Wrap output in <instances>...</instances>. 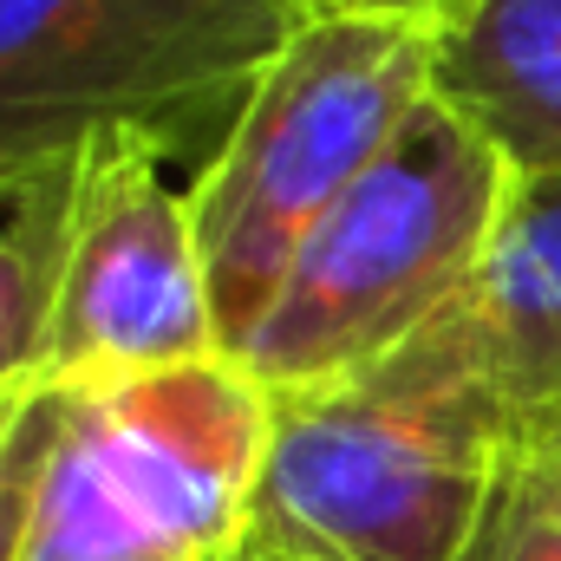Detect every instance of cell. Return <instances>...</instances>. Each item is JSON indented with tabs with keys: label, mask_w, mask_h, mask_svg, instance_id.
Returning <instances> with one entry per match:
<instances>
[{
	"label": "cell",
	"mask_w": 561,
	"mask_h": 561,
	"mask_svg": "<svg viewBox=\"0 0 561 561\" xmlns=\"http://www.w3.org/2000/svg\"><path fill=\"white\" fill-rule=\"evenodd\" d=\"M294 26L287 0H0V203L105 138L209 170Z\"/></svg>",
	"instance_id": "1"
},
{
	"label": "cell",
	"mask_w": 561,
	"mask_h": 561,
	"mask_svg": "<svg viewBox=\"0 0 561 561\" xmlns=\"http://www.w3.org/2000/svg\"><path fill=\"white\" fill-rule=\"evenodd\" d=\"M523 176L510 157L424 99L392 150L307 236L242 359L268 392L353 386L463 294Z\"/></svg>",
	"instance_id": "2"
},
{
	"label": "cell",
	"mask_w": 561,
	"mask_h": 561,
	"mask_svg": "<svg viewBox=\"0 0 561 561\" xmlns=\"http://www.w3.org/2000/svg\"><path fill=\"white\" fill-rule=\"evenodd\" d=\"M431 99V33L373 20H307L255 79L190 216L229 353L249 346L307 236L392 150Z\"/></svg>",
	"instance_id": "3"
},
{
	"label": "cell",
	"mask_w": 561,
	"mask_h": 561,
	"mask_svg": "<svg viewBox=\"0 0 561 561\" xmlns=\"http://www.w3.org/2000/svg\"><path fill=\"white\" fill-rule=\"evenodd\" d=\"M275 437L249 536L320 561H483L523 477L444 405L373 386L268 392Z\"/></svg>",
	"instance_id": "4"
},
{
	"label": "cell",
	"mask_w": 561,
	"mask_h": 561,
	"mask_svg": "<svg viewBox=\"0 0 561 561\" xmlns=\"http://www.w3.org/2000/svg\"><path fill=\"white\" fill-rule=\"evenodd\" d=\"M46 268V373H144L229 353L203 268L190 190L144 138L92 144L59 183L13 203Z\"/></svg>",
	"instance_id": "5"
},
{
	"label": "cell",
	"mask_w": 561,
	"mask_h": 561,
	"mask_svg": "<svg viewBox=\"0 0 561 561\" xmlns=\"http://www.w3.org/2000/svg\"><path fill=\"white\" fill-rule=\"evenodd\" d=\"M59 437L163 542L229 561L249 536L275 399L242 353L66 379Z\"/></svg>",
	"instance_id": "6"
},
{
	"label": "cell",
	"mask_w": 561,
	"mask_h": 561,
	"mask_svg": "<svg viewBox=\"0 0 561 561\" xmlns=\"http://www.w3.org/2000/svg\"><path fill=\"white\" fill-rule=\"evenodd\" d=\"M470 419L510 463H561V176H523L483 268L366 379Z\"/></svg>",
	"instance_id": "7"
},
{
	"label": "cell",
	"mask_w": 561,
	"mask_h": 561,
	"mask_svg": "<svg viewBox=\"0 0 561 561\" xmlns=\"http://www.w3.org/2000/svg\"><path fill=\"white\" fill-rule=\"evenodd\" d=\"M431 99L516 176H561V0H470L431 39Z\"/></svg>",
	"instance_id": "8"
},
{
	"label": "cell",
	"mask_w": 561,
	"mask_h": 561,
	"mask_svg": "<svg viewBox=\"0 0 561 561\" xmlns=\"http://www.w3.org/2000/svg\"><path fill=\"white\" fill-rule=\"evenodd\" d=\"M13 561H196V556H183L150 523H138L92 477V463L66 437H53V457H46V477H39V496H33V516H26V536H20Z\"/></svg>",
	"instance_id": "9"
},
{
	"label": "cell",
	"mask_w": 561,
	"mask_h": 561,
	"mask_svg": "<svg viewBox=\"0 0 561 561\" xmlns=\"http://www.w3.org/2000/svg\"><path fill=\"white\" fill-rule=\"evenodd\" d=\"M59 412H66V379H20L0 386V561L20 556L53 437H59Z\"/></svg>",
	"instance_id": "10"
},
{
	"label": "cell",
	"mask_w": 561,
	"mask_h": 561,
	"mask_svg": "<svg viewBox=\"0 0 561 561\" xmlns=\"http://www.w3.org/2000/svg\"><path fill=\"white\" fill-rule=\"evenodd\" d=\"M46 268L39 255L0 229V386L20 379H46Z\"/></svg>",
	"instance_id": "11"
},
{
	"label": "cell",
	"mask_w": 561,
	"mask_h": 561,
	"mask_svg": "<svg viewBox=\"0 0 561 561\" xmlns=\"http://www.w3.org/2000/svg\"><path fill=\"white\" fill-rule=\"evenodd\" d=\"M483 561H561V477L556 463H529L503 503V523Z\"/></svg>",
	"instance_id": "12"
},
{
	"label": "cell",
	"mask_w": 561,
	"mask_h": 561,
	"mask_svg": "<svg viewBox=\"0 0 561 561\" xmlns=\"http://www.w3.org/2000/svg\"><path fill=\"white\" fill-rule=\"evenodd\" d=\"M294 20H373V26H412V33H444L470 0H287Z\"/></svg>",
	"instance_id": "13"
},
{
	"label": "cell",
	"mask_w": 561,
	"mask_h": 561,
	"mask_svg": "<svg viewBox=\"0 0 561 561\" xmlns=\"http://www.w3.org/2000/svg\"><path fill=\"white\" fill-rule=\"evenodd\" d=\"M229 561H320V556H294V549H275V542H262V536H242V549Z\"/></svg>",
	"instance_id": "14"
},
{
	"label": "cell",
	"mask_w": 561,
	"mask_h": 561,
	"mask_svg": "<svg viewBox=\"0 0 561 561\" xmlns=\"http://www.w3.org/2000/svg\"><path fill=\"white\" fill-rule=\"evenodd\" d=\"M556 477H561V463H556Z\"/></svg>",
	"instance_id": "15"
}]
</instances>
